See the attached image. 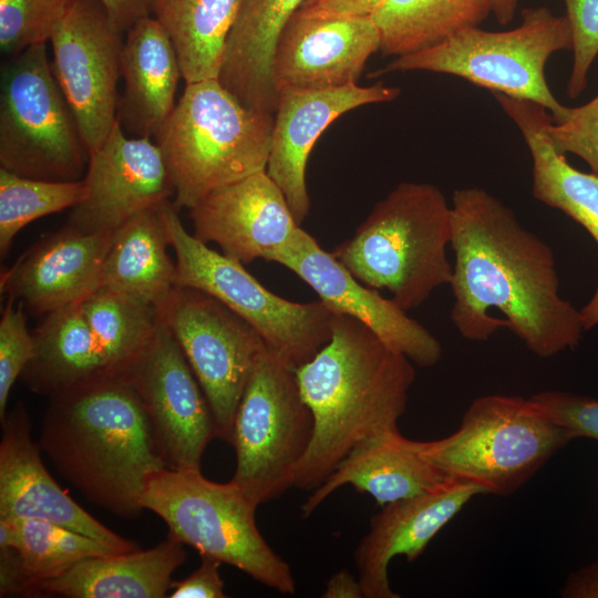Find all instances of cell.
Masks as SVG:
<instances>
[{"label": "cell", "instance_id": "obj_39", "mask_svg": "<svg viewBox=\"0 0 598 598\" xmlns=\"http://www.w3.org/2000/svg\"><path fill=\"white\" fill-rule=\"evenodd\" d=\"M551 420L577 437L598 441V399L564 391H543L530 396Z\"/></svg>", "mask_w": 598, "mask_h": 598}, {"label": "cell", "instance_id": "obj_42", "mask_svg": "<svg viewBox=\"0 0 598 598\" xmlns=\"http://www.w3.org/2000/svg\"><path fill=\"white\" fill-rule=\"evenodd\" d=\"M384 0H306L297 10L313 16L372 17Z\"/></svg>", "mask_w": 598, "mask_h": 598}, {"label": "cell", "instance_id": "obj_41", "mask_svg": "<svg viewBox=\"0 0 598 598\" xmlns=\"http://www.w3.org/2000/svg\"><path fill=\"white\" fill-rule=\"evenodd\" d=\"M37 596L30 585L17 548L0 545V596Z\"/></svg>", "mask_w": 598, "mask_h": 598}, {"label": "cell", "instance_id": "obj_4", "mask_svg": "<svg viewBox=\"0 0 598 598\" xmlns=\"http://www.w3.org/2000/svg\"><path fill=\"white\" fill-rule=\"evenodd\" d=\"M452 208L429 183L403 182L378 202L333 256L363 285L386 289L405 311L450 285Z\"/></svg>", "mask_w": 598, "mask_h": 598}, {"label": "cell", "instance_id": "obj_19", "mask_svg": "<svg viewBox=\"0 0 598 598\" xmlns=\"http://www.w3.org/2000/svg\"><path fill=\"white\" fill-rule=\"evenodd\" d=\"M399 95L400 89L382 82L370 86L354 83L320 90L278 91L266 173L283 193L299 225L310 210L306 169L319 136L342 114L362 105L390 102Z\"/></svg>", "mask_w": 598, "mask_h": 598}, {"label": "cell", "instance_id": "obj_23", "mask_svg": "<svg viewBox=\"0 0 598 598\" xmlns=\"http://www.w3.org/2000/svg\"><path fill=\"white\" fill-rule=\"evenodd\" d=\"M121 78L116 120L131 136L155 137L173 112L183 79L176 50L155 18H143L126 31Z\"/></svg>", "mask_w": 598, "mask_h": 598}, {"label": "cell", "instance_id": "obj_1", "mask_svg": "<svg viewBox=\"0 0 598 598\" xmlns=\"http://www.w3.org/2000/svg\"><path fill=\"white\" fill-rule=\"evenodd\" d=\"M451 319L466 340L508 328L537 357L578 346L580 312L559 293L554 252L514 210L480 187L452 197Z\"/></svg>", "mask_w": 598, "mask_h": 598}, {"label": "cell", "instance_id": "obj_22", "mask_svg": "<svg viewBox=\"0 0 598 598\" xmlns=\"http://www.w3.org/2000/svg\"><path fill=\"white\" fill-rule=\"evenodd\" d=\"M113 236L85 234L68 225L42 236L1 272V293L34 315L80 303L102 286L103 262Z\"/></svg>", "mask_w": 598, "mask_h": 598}, {"label": "cell", "instance_id": "obj_27", "mask_svg": "<svg viewBox=\"0 0 598 598\" xmlns=\"http://www.w3.org/2000/svg\"><path fill=\"white\" fill-rule=\"evenodd\" d=\"M492 94L527 144L533 159L534 197L580 224L598 245V175L576 169L556 151L547 134L551 115L544 106L501 93Z\"/></svg>", "mask_w": 598, "mask_h": 598}, {"label": "cell", "instance_id": "obj_14", "mask_svg": "<svg viewBox=\"0 0 598 598\" xmlns=\"http://www.w3.org/2000/svg\"><path fill=\"white\" fill-rule=\"evenodd\" d=\"M122 375L142 402L156 450L166 465L200 471L204 452L216 436L214 417L178 342L161 317L153 340Z\"/></svg>", "mask_w": 598, "mask_h": 598}, {"label": "cell", "instance_id": "obj_44", "mask_svg": "<svg viewBox=\"0 0 598 598\" xmlns=\"http://www.w3.org/2000/svg\"><path fill=\"white\" fill-rule=\"evenodd\" d=\"M559 594L564 598H598V558L590 565L571 573Z\"/></svg>", "mask_w": 598, "mask_h": 598}, {"label": "cell", "instance_id": "obj_43", "mask_svg": "<svg viewBox=\"0 0 598 598\" xmlns=\"http://www.w3.org/2000/svg\"><path fill=\"white\" fill-rule=\"evenodd\" d=\"M154 0H101L115 27L126 33L138 20L150 17Z\"/></svg>", "mask_w": 598, "mask_h": 598}, {"label": "cell", "instance_id": "obj_26", "mask_svg": "<svg viewBox=\"0 0 598 598\" xmlns=\"http://www.w3.org/2000/svg\"><path fill=\"white\" fill-rule=\"evenodd\" d=\"M183 543L167 535L155 547L83 560L38 585L41 596L68 598H163L186 559Z\"/></svg>", "mask_w": 598, "mask_h": 598}, {"label": "cell", "instance_id": "obj_8", "mask_svg": "<svg viewBox=\"0 0 598 598\" xmlns=\"http://www.w3.org/2000/svg\"><path fill=\"white\" fill-rule=\"evenodd\" d=\"M564 50H573L566 16H555L544 7L526 8L520 24L512 30L464 29L436 45L395 58L374 76L416 70L455 75L491 93L535 102L557 123L568 107L553 95L545 66L554 53Z\"/></svg>", "mask_w": 598, "mask_h": 598}, {"label": "cell", "instance_id": "obj_21", "mask_svg": "<svg viewBox=\"0 0 598 598\" xmlns=\"http://www.w3.org/2000/svg\"><path fill=\"white\" fill-rule=\"evenodd\" d=\"M485 491L471 482L448 480L430 492L382 506L370 518L369 532L354 551L358 579L365 598H399L389 581L395 556L414 561L430 542L476 495Z\"/></svg>", "mask_w": 598, "mask_h": 598}, {"label": "cell", "instance_id": "obj_47", "mask_svg": "<svg viewBox=\"0 0 598 598\" xmlns=\"http://www.w3.org/2000/svg\"><path fill=\"white\" fill-rule=\"evenodd\" d=\"M579 312L584 330L598 326V283L594 296Z\"/></svg>", "mask_w": 598, "mask_h": 598}, {"label": "cell", "instance_id": "obj_10", "mask_svg": "<svg viewBox=\"0 0 598 598\" xmlns=\"http://www.w3.org/2000/svg\"><path fill=\"white\" fill-rule=\"evenodd\" d=\"M89 157L47 43L8 56L0 78V168L35 179L72 182L84 177Z\"/></svg>", "mask_w": 598, "mask_h": 598}, {"label": "cell", "instance_id": "obj_3", "mask_svg": "<svg viewBox=\"0 0 598 598\" xmlns=\"http://www.w3.org/2000/svg\"><path fill=\"white\" fill-rule=\"evenodd\" d=\"M39 446L91 503L137 516L146 476L168 467L148 419L123 375L102 377L49 398Z\"/></svg>", "mask_w": 598, "mask_h": 598}, {"label": "cell", "instance_id": "obj_2", "mask_svg": "<svg viewBox=\"0 0 598 598\" xmlns=\"http://www.w3.org/2000/svg\"><path fill=\"white\" fill-rule=\"evenodd\" d=\"M295 371L313 435L292 486L313 491L359 442L398 430L415 370L365 324L336 312L329 342Z\"/></svg>", "mask_w": 598, "mask_h": 598}, {"label": "cell", "instance_id": "obj_6", "mask_svg": "<svg viewBox=\"0 0 598 598\" xmlns=\"http://www.w3.org/2000/svg\"><path fill=\"white\" fill-rule=\"evenodd\" d=\"M575 439L530 398L489 394L473 400L452 434L409 443L446 478L508 496Z\"/></svg>", "mask_w": 598, "mask_h": 598}, {"label": "cell", "instance_id": "obj_36", "mask_svg": "<svg viewBox=\"0 0 598 598\" xmlns=\"http://www.w3.org/2000/svg\"><path fill=\"white\" fill-rule=\"evenodd\" d=\"M34 355V338L27 327L24 306L8 299L0 320V421L16 381Z\"/></svg>", "mask_w": 598, "mask_h": 598}, {"label": "cell", "instance_id": "obj_32", "mask_svg": "<svg viewBox=\"0 0 598 598\" xmlns=\"http://www.w3.org/2000/svg\"><path fill=\"white\" fill-rule=\"evenodd\" d=\"M112 375H122L153 340L156 307L100 287L80 302Z\"/></svg>", "mask_w": 598, "mask_h": 598}, {"label": "cell", "instance_id": "obj_13", "mask_svg": "<svg viewBox=\"0 0 598 598\" xmlns=\"http://www.w3.org/2000/svg\"><path fill=\"white\" fill-rule=\"evenodd\" d=\"M50 43L55 79L91 153L116 122L123 32L101 0H78Z\"/></svg>", "mask_w": 598, "mask_h": 598}, {"label": "cell", "instance_id": "obj_7", "mask_svg": "<svg viewBox=\"0 0 598 598\" xmlns=\"http://www.w3.org/2000/svg\"><path fill=\"white\" fill-rule=\"evenodd\" d=\"M141 506L158 515L168 535L229 564L281 594L296 592L290 566L256 524L255 505L231 481L216 483L200 471L163 467L144 482Z\"/></svg>", "mask_w": 598, "mask_h": 598}, {"label": "cell", "instance_id": "obj_35", "mask_svg": "<svg viewBox=\"0 0 598 598\" xmlns=\"http://www.w3.org/2000/svg\"><path fill=\"white\" fill-rule=\"evenodd\" d=\"M78 0H0V50L7 58L50 41Z\"/></svg>", "mask_w": 598, "mask_h": 598}, {"label": "cell", "instance_id": "obj_18", "mask_svg": "<svg viewBox=\"0 0 598 598\" xmlns=\"http://www.w3.org/2000/svg\"><path fill=\"white\" fill-rule=\"evenodd\" d=\"M188 210L193 235L243 265L258 258L272 261L300 229L266 171L213 190Z\"/></svg>", "mask_w": 598, "mask_h": 598}, {"label": "cell", "instance_id": "obj_16", "mask_svg": "<svg viewBox=\"0 0 598 598\" xmlns=\"http://www.w3.org/2000/svg\"><path fill=\"white\" fill-rule=\"evenodd\" d=\"M272 262L296 274L329 308L355 318L413 363L429 368L442 358L440 341L424 326L410 318L392 298L360 282L303 229Z\"/></svg>", "mask_w": 598, "mask_h": 598}, {"label": "cell", "instance_id": "obj_28", "mask_svg": "<svg viewBox=\"0 0 598 598\" xmlns=\"http://www.w3.org/2000/svg\"><path fill=\"white\" fill-rule=\"evenodd\" d=\"M44 316L32 332L34 355L21 374L32 392L51 398L112 375L80 303Z\"/></svg>", "mask_w": 598, "mask_h": 598}, {"label": "cell", "instance_id": "obj_34", "mask_svg": "<svg viewBox=\"0 0 598 598\" xmlns=\"http://www.w3.org/2000/svg\"><path fill=\"white\" fill-rule=\"evenodd\" d=\"M84 195L83 181L52 182L0 168V254L7 256L17 234L28 224L74 207Z\"/></svg>", "mask_w": 598, "mask_h": 598}, {"label": "cell", "instance_id": "obj_33", "mask_svg": "<svg viewBox=\"0 0 598 598\" xmlns=\"http://www.w3.org/2000/svg\"><path fill=\"white\" fill-rule=\"evenodd\" d=\"M25 576L37 592L42 581L56 578L76 564L121 553L114 547L63 525L40 518H9Z\"/></svg>", "mask_w": 598, "mask_h": 598}, {"label": "cell", "instance_id": "obj_29", "mask_svg": "<svg viewBox=\"0 0 598 598\" xmlns=\"http://www.w3.org/2000/svg\"><path fill=\"white\" fill-rule=\"evenodd\" d=\"M162 205L140 213L114 231L101 286L156 308L176 287V264L167 252Z\"/></svg>", "mask_w": 598, "mask_h": 598}, {"label": "cell", "instance_id": "obj_45", "mask_svg": "<svg viewBox=\"0 0 598 598\" xmlns=\"http://www.w3.org/2000/svg\"><path fill=\"white\" fill-rule=\"evenodd\" d=\"M324 598H361L363 590L358 577L341 569L331 576L322 594Z\"/></svg>", "mask_w": 598, "mask_h": 598}, {"label": "cell", "instance_id": "obj_17", "mask_svg": "<svg viewBox=\"0 0 598 598\" xmlns=\"http://www.w3.org/2000/svg\"><path fill=\"white\" fill-rule=\"evenodd\" d=\"M380 44V31L370 16H313L296 11L275 49L271 75L277 94L285 89L354 84Z\"/></svg>", "mask_w": 598, "mask_h": 598}, {"label": "cell", "instance_id": "obj_20", "mask_svg": "<svg viewBox=\"0 0 598 598\" xmlns=\"http://www.w3.org/2000/svg\"><path fill=\"white\" fill-rule=\"evenodd\" d=\"M0 518H40L80 532L121 553L136 544L107 528L74 502L51 476L31 433V420L18 403L1 420Z\"/></svg>", "mask_w": 598, "mask_h": 598}, {"label": "cell", "instance_id": "obj_12", "mask_svg": "<svg viewBox=\"0 0 598 598\" xmlns=\"http://www.w3.org/2000/svg\"><path fill=\"white\" fill-rule=\"evenodd\" d=\"M157 310L204 392L216 436L230 443L238 404L266 343L224 303L192 287L176 286Z\"/></svg>", "mask_w": 598, "mask_h": 598}, {"label": "cell", "instance_id": "obj_11", "mask_svg": "<svg viewBox=\"0 0 598 598\" xmlns=\"http://www.w3.org/2000/svg\"><path fill=\"white\" fill-rule=\"evenodd\" d=\"M313 435V416L296 371L268 348L258 358L238 404L230 444V480L255 505L292 487L293 472Z\"/></svg>", "mask_w": 598, "mask_h": 598}, {"label": "cell", "instance_id": "obj_15", "mask_svg": "<svg viewBox=\"0 0 598 598\" xmlns=\"http://www.w3.org/2000/svg\"><path fill=\"white\" fill-rule=\"evenodd\" d=\"M84 195L66 225L85 234L114 233L140 213L174 198L159 147L151 137L131 136L118 121L90 153Z\"/></svg>", "mask_w": 598, "mask_h": 598}, {"label": "cell", "instance_id": "obj_40", "mask_svg": "<svg viewBox=\"0 0 598 598\" xmlns=\"http://www.w3.org/2000/svg\"><path fill=\"white\" fill-rule=\"evenodd\" d=\"M220 561L202 556V563L187 578L172 581L171 598H225L224 581L219 574Z\"/></svg>", "mask_w": 598, "mask_h": 598}, {"label": "cell", "instance_id": "obj_38", "mask_svg": "<svg viewBox=\"0 0 598 598\" xmlns=\"http://www.w3.org/2000/svg\"><path fill=\"white\" fill-rule=\"evenodd\" d=\"M547 134L558 153L577 155L598 175V95L581 106L568 107L559 122L551 120Z\"/></svg>", "mask_w": 598, "mask_h": 598}, {"label": "cell", "instance_id": "obj_5", "mask_svg": "<svg viewBox=\"0 0 598 598\" xmlns=\"http://www.w3.org/2000/svg\"><path fill=\"white\" fill-rule=\"evenodd\" d=\"M274 114L244 105L218 80L188 82L156 134L176 209L266 171Z\"/></svg>", "mask_w": 598, "mask_h": 598}, {"label": "cell", "instance_id": "obj_37", "mask_svg": "<svg viewBox=\"0 0 598 598\" xmlns=\"http://www.w3.org/2000/svg\"><path fill=\"white\" fill-rule=\"evenodd\" d=\"M573 37V66L567 84L570 97L587 86L590 66L598 55V0H564Z\"/></svg>", "mask_w": 598, "mask_h": 598}, {"label": "cell", "instance_id": "obj_9", "mask_svg": "<svg viewBox=\"0 0 598 598\" xmlns=\"http://www.w3.org/2000/svg\"><path fill=\"white\" fill-rule=\"evenodd\" d=\"M176 257V286L202 290L249 323L267 348L293 370L330 340L336 311L323 301H289L265 288L237 260L209 248L183 226L172 202L162 205Z\"/></svg>", "mask_w": 598, "mask_h": 598}, {"label": "cell", "instance_id": "obj_46", "mask_svg": "<svg viewBox=\"0 0 598 598\" xmlns=\"http://www.w3.org/2000/svg\"><path fill=\"white\" fill-rule=\"evenodd\" d=\"M491 12L499 24H508L516 11L517 0H488Z\"/></svg>", "mask_w": 598, "mask_h": 598}, {"label": "cell", "instance_id": "obj_30", "mask_svg": "<svg viewBox=\"0 0 598 598\" xmlns=\"http://www.w3.org/2000/svg\"><path fill=\"white\" fill-rule=\"evenodd\" d=\"M241 0H154L152 13L168 34L185 83L218 78Z\"/></svg>", "mask_w": 598, "mask_h": 598}, {"label": "cell", "instance_id": "obj_31", "mask_svg": "<svg viewBox=\"0 0 598 598\" xmlns=\"http://www.w3.org/2000/svg\"><path fill=\"white\" fill-rule=\"evenodd\" d=\"M488 0H384L373 13L384 55L402 56L436 45L478 24Z\"/></svg>", "mask_w": 598, "mask_h": 598}, {"label": "cell", "instance_id": "obj_25", "mask_svg": "<svg viewBox=\"0 0 598 598\" xmlns=\"http://www.w3.org/2000/svg\"><path fill=\"white\" fill-rule=\"evenodd\" d=\"M306 0H241L228 34L220 83L244 105L275 114L271 68L282 29Z\"/></svg>", "mask_w": 598, "mask_h": 598}, {"label": "cell", "instance_id": "obj_24", "mask_svg": "<svg viewBox=\"0 0 598 598\" xmlns=\"http://www.w3.org/2000/svg\"><path fill=\"white\" fill-rule=\"evenodd\" d=\"M448 480L413 450L399 429L388 431L353 446L302 504L301 516H310L328 496L347 484L370 494L382 507L435 489Z\"/></svg>", "mask_w": 598, "mask_h": 598}]
</instances>
